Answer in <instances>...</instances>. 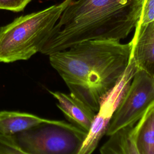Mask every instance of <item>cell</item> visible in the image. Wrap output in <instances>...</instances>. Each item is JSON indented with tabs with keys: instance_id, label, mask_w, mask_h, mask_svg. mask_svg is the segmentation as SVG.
<instances>
[{
	"instance_id": "8fae6325",
	"label": "cell",
	"mask_w": 154,
	"mask_h": 154,
	"mask_svg": "<svg viewBox=\"0 0 154 154\" xmlns=\"http://www.w3.org/2000/svg\"><path fill=\"white\" fill-rule=\"evenodd\" d=\"M154 21V0H143L138 23L144 25Z\"/></svg>"
},
{
	"instance_id": "30bf717a",
	"label": "cell",
	"mask_w": 154,
	"mask_h": 154,
	"mask_svg": "<svg viewBox=\"0 0 154 154\" xmlns=\"http://www.w3.org/2000/svg\"><path fill=\"white\" fill-rule=\"evenodd\" d=\"M136 146L139 154H154V107L137 134Z\"/></svg>"
},
{
	"instance_id": "5b68a950",
	"label": "cell",
	"mask_w": 154,
	"mask_h": 154,
	"mask_svg": "<svg viewBox=\"0 0 154 154\" xmlns=\"http://www.w3.org/2000/svg\"><path fill=\"white\" fill-rule=\"evenodd\" d=\"M154 104V78L137 69L106 132L107 136L136 123Z\"/></svg>"
},
{
	"instance_id": "3957f363",
	"label": "cell",
	"mask_w": 154,
	"mask_h": 154,
	"mask_svg": "<svg viewBox=\"0 0 154 154\" xmlns=\"http://www.w3.org/2000/svg\"><path fill=\"white\" fill-rule=\"evenodd\" d=\"M67 4L64 0L0 26V62L26 60L40 52Z\"/></svg>"
},
{
	"instance_id": "277c9868",
	"label": "cell",
	"mask_w": 154,
	"mask_h": 154,
	"mask_svg": "<svg viewBox=\"0 0 154 154\" xmlns=\"http://www.w3.org/2000/svg\"><path fill=\"white\" fill-rule=\"evenodd\" d=\"M87 134L70 123L46 119L20 133L0 134V154H78Z\"/></svg>"
},
{
	"instance_id": "9c48e42d",
	"label": "cell",
	"mask_w": 154,
	"mask_h": 154,
	"mask_svg": "<svg viewBox=\"0 0 154 154\" xmlns=\"http://www.w3.org/2000/svg\"><path fill=\"white\" fill-rule=\"evenodd\" d=\"M45 119L28 112L2 111H0V134L11 136L30 129Z\"/></svg>"
},
{
	"instance_id": "8992f818",
	"label": "cell",
	"mask_w": 154,
	"mask_h": 154,
	"mask_svg": "<svg viewBox=\"0 0 154 154\" xmlns=\"http://www.w3.org/2000/svg\"><path fill=\"white\" fill-rule=\"evenodd\" d=\"M137 67L131 56L129 64L115 86L100 103L99 109L78 154H92L102 136L106 134L110 122L127 91Z\"/></svg>"
},
{
	"instance_id": "52a82bcc",
	"label": "cell",
	"mask_w": 154,
	"mask_h": 154,
	"mask_svg": "<svg viewBox=\"0 0 154 154\" xmlns=\"http://www.w3.org/2000/svg\"><path fill=\"white\" fill-rule=\"evenodd\" d=\"M131 40V57L137 67L154 78V21L142 25L137 22Z\"/></svg>"
},
{
	"instance_id": "7c38bea8",
	"label": "cell",
	"mask_w": 154,
	"mask_h": 154,
	"mask_svg": "<svg viewBox=\"0 0 154 154\" xmlns=\"http://www.w3.org/2000/svg\"><path fill=\"white\" fill-rule=\"evenodd\" d=\"M31 0H0V9L14 12L22 11Z\"/></svg>"
},
{
	"instance_id": "6da1fadb",
	"label": "cell",
	"mask_w": 154,
	"mask_h": 154,
	"mask_svg": "<svg viewBox=\"0 0 154 154\" xmlns=\"http://www.w3.org/2000/svg\"><path fill=\"white\" fill-rule=\"evenodd\" d=\"M132 43L91 40L49 55L70 93L96 113L100 103L126 70Z\"/></svg>"
},
{
	"instance_id": "7a4b0ae2",
	"label": "cell",
	"mask_w": 154,
	"mask_h": 154,
	"mask_svg": "<svg viewBox=\"0 0 154 154\" xmlns=\"http://www.w3.org/2000/svg\"><path fill=\"white\" fill-rule=\"evenodd\" d=\"M40 52L49 55L91 40L120 41L135 29L143 0H67Z\"/></svg>"
},
{
	"instance_id": "ba28073f",
	"label": "cell",
	"mask_w": 154,
	"mask_h": 154,
	"mask_svg": "<svg viewBox=\"0 0 154 154\" xmlns=\"http://www.w3.org/2000/svg\"><path fill=\"white\" fill-rule=\"evenodd\" d=\"M49 92L57 100V106L68 121L88 133L96 112L70 93L50 90Z\"/></svg>"
}]
</instances>
